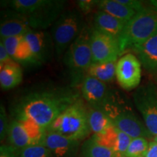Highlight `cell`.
I'll use <instances>...</instances> for the list:
<instances>
[{
    "label": "cell",
    "instance_id": "7",
    "mask_svg": "<svg viewBox=\"0 0 157 157\" xmlns=\"http://www.w3.org/2000/svg\"><path fill=\"white\" fill-rule=\"evenodd\" d=\"M103 111L110 117L116 128L131 138L143 137L147 139L152 137L145 124L138 119L132 110L119 105L115 95Z\"/></svg>",
    "mask_w": 157,
    "mask_h": 157
},
{
    "label": "cell",
    "instance_id": "4",
    "mask_svg": "<svg viewBox=\"0 0 157 157\" xmlns=\"http://www.w3.org/2000/svg\"><path fill=\"white\" fill-rule=\"evenodd\" d=\"M93 29V27L85 25L63 57V61L71 77V86L73 87L82 83L87 70L93 63L90 44Z\"/></svg>",
    "mask_w": 157,
    "mask_h": 157
},
{
    "label": "cell",
    "instance_id": "22",
    "mask_svg": "<svg viewBox=\"0 0 157 157\" xmlns=\"http://www.w3.org/2000/svg\"><path fill=\"white\" fill-rule=\"evenodd\" d=\"M117 63V61L92 63L87 70L86 76H92L105 83L111 82L116 76Z\"/></svg>",
    "mask_w": 157,
    "mask_h": 157
},
{
    "label": "cell",
    "instance_id": "14",
    "mask_svg": "<svg viewBox=\"0 0 157 157\" xmlns=\"http://www.w3.org/2000/svg\"><path fill=\"white\" fill-rule=\"evenodd\" d=\"M31 30V29L23 15L7 8L3 13L2 12L0 23L1 39L25 35Z\"/></svg>",
    "mask_w": 157,
    "mask_h": 157
},
{
    "label": "cell",
    "instance_id": "2",
    "mask_svg": "<svg viewBox=\"0 0 157 157\" xmlns=\"http://www.w3.org/2000/svg\"><path fill=\"white\" fill-rule=\"evenodd\" d=\"M66 2L65 0H10L2 5L23 15L33 30L46 31L66 10Z\"/></svg>",
    "mask_w": 157,
    "mask_h": 157
},
{
    "label": "cell",
    "instance_id": "10",
    "mask_svg": "<svg viewBox=\"0 0 157 157\" xmlns=\"http://www.w3.org/2000/svg\"><path fill=\"white\" fill-rule=\"evenodd\" d=\"M141 67L139 59L132 53L123 55L117 60L116 77L121 88L129 91L138 87L141 81Z\"/></svg>",
    "mask_w": 157,
    "mask_h": 157
},
{
    "label": "cell",
    "instance_id": "23",
    "mask_svg": "<svg viewBox=\"0 0 157 157\" xmlns=\"http://www.w3.org/2000/svg\"><path fill=\"white\" fill-rule=\"evenodd\" d=\"M12 58L17 63L26 65V66L27 65H31V66L40 65L36 58H35L34 55L33 54L32 50L24 36L17 45L14 53L12 56Z\"/></svg>",
    "mask_w": 157,
    "mask_h": 157
},
{
    "label": "cell",
    "instance_id": "12",
    "mask_svg": "<svg viewBox=\"0 0 157 157\" xmlns=\"http://www.w3.org/2000/svg\"><path fill=\"white\" fill-rule=\"evenodd\" d=\"M41 144L48 149L52 157H79L82 142L47 129Z\"/></svg>",
    "mask_w": 157,
    "mask_h": 157
},
{
    "label": "cell",
    "instance_id": "21",
    "mask_svg": "<svg viewBox=\"0 0 157 157\" xmlns=\"http://www.w3.org/2000/svg\"><path fill=\"white\" fill-rule=\"evenodd\" d=\"M89 124L93 134H102L113 127L112 121L105 111L89 107Z\"/></svg>",
    "mask_w": 157,
    "mask_h": 157
},
{
    "label": "cell",
    "instance_id": "25",
    "mask_svg": "<svg viewBox=\"0 0 157 157\" xmlns=\"http://www.w3.org/2000/svg\"><path fill=\"white\" fill-rule=\"evenodd\" d=\"M17 157H52V156L46 147L39 144L18 151Z\"/></svg>",
    "mask_w": 157,
    "mask_h": 157
},
{
    "label": "cell",
    "instance_id": "8",
    "mask_svg": "<svg viewBox=\"0 0 157 157\" xmlns=\"http://www.w3.org/2000/svg\"><path fill=\"white\" fill-rule=\"evenodd\" d=\"M133 101L149 132L155 137L157 135V86L149 82L137 87L133 93Z\"/></svg>",
    "mask_w": 157,
    "mask_h": 157
},
{
    "label": "cell",
    "instance_id": "3",
    "mask_svg": "<svg viewBox=\"0 0 157 157\" xmlns=\"http://www.w3.org/2000/svg\"><path fill=\"white\" fill-rule=\"evenodd\" d=\"M48 130L83 142L89 137L91 132L89 124V106H87L80 98L57 118Z\"/></svg>",
    "mask_w": 157,
    "mask_h": 157
},
{
    "label": "cell",
    "instance_id": "13",
    "mask_svg": "<svg viewBox=\"0 0 157 157\" xmlns=\"http://www.w3.org/2000/svg\"><path fill=\"white\" fill-rule=\"evenodd\" d=\"M24 37L39 64L50 61L55 52V48L49 31L31 29L24 35Z\"/></svg>",
    "mask_w": 157,
    "mask_h": 157
},
{
    "label": "cell",
    "instance_id": "18",
    "mask_svg": "<svg viewBox=\"0 0 157 157\" xmlns=\"http://www.w3.org/2000/svg\"><path fill=\"white\" fill-rule=\"evenodd\" d=\"M23 81V70L15 60L0 68V86L4 90L16 87Z\"/></svg>",
    "mask_w": 157,
    "mask_h": 157
},
{
    "label": "cell",
    "instance_id": "29",
    "mask_svg": "<svg viewBox=\"0 0 157 157\" xmlns=\"http://www.w3.org/2000/svg\"><path fill=\"white\" fill-rule=\"evenodd\" d=\"M121 4L138 13L145 8L142 2L137 0H118Z\"/></svg>",
    "mask_w": 157,
    "mask_h": 157
},
{
    "label": "cell",
    "instance_id": "17",
    "mask_svg": "<svg viewBox=\"0 0 157 157\" xmlns=\"http://www.w3.org/2000/svg\"><path fill=\"white\" fill-rule=\"evenodd\" d=\"M9 146L18 151L31 146H34L28 132L21 121L13 119L10 122L7 137Z\"/></svg>",
    "mask_w": 157,
    "mask_h": 157
},
{
    "label": "cell",
    "instance_id": "16",
    "mask_svg": "<svg viewBox=\"0 0 157 157\" xmlns=\"http://www.w3.org/2000/svg\"><path fill=\"white\" fill-rule=\"evenodd\" d=\"M126 23L98 10L93 17V28L96 30L115 37L119 40Z\"/></svg>",
    "mask_w": 157,
    "mask_h": 157
},
{
    "label": "cell",
    "instance_id": "28",
    "mask_svg": "<svg viewBox=\"0 0 157 157\" xmlns=\"http://www.w3.org/2000/svg\"><path fill=\"white\" fill-rule=\"evenodd\" d=\"M99 1L95 0H79L77 2L78 10L83 14H87L93 10V9L98 6Z\"/></svg>",
    "mask_w": 157,
    "mask_h": 157
},
{
    "label": "cell",
    "instance_id": "19",
    "mask_svg": "<svg viewBox=\"0 0 157 157\" xmlns=\"http://www.w3.org/2000/svg\"><path fill=\"white\" fill-rule=\"evenodd\" d=\"M98 8L126 23L129 22L137 13L133 10L121 4L118 0L99 1Z\"/></svg>",
    "mask_w": 157,
    "mask_h": 157
},
{
    "label": "cell",
    "instance_id": "1",
    "mask_svg": "<svg viewBox=\"0 0 157 157\" xmlns=\"http://www.w3.org/2000/svg\"><path fill=\"white\" fill-rule=\"evenodd\" d=\"M80 98L73 87L44 85L19 95L12 102L10 113L13 119L30 120L44 129L68 106Z\"/></svg>",
    "mask_w": 157,
    "mask_h": 157
},
{
    "label": "cell",
    "instance_id": "31",
    "mask_svg": "<svg viewBox=\"0 0 157 157\" xmlns=\"http://www.w3.org/2000/svg\"><path fill=\"white\" fill-rule=\"evenodd\" d=\"M13 58L10 56L8 52L6 50L2 42H0V68L3 67L7 63L12 61Z\"/></svg>",
    "mask_w": 157,
    "mask_h": 157
},
{
    "label": "cell",
    "instance_id": "20",
    "mask_svg": "<svg viewBox=\"0 0 157 157\" xmlns=\"http://www.w3.org/2000/svg\"><path fill=\"white\" fill-rule=\"evenodd\" d=\"M79 157H117L112 149L104 146L90 136L82 143Z\"/></svg>",
    "mask_w": 157,
    "mask_h": 157
},
{
    "label": "cell",
    "instance_id": "15",
    "mask_svg": "<svg viewBox=\"0 0 157 157\" xmlns=\"http://www.w3.org/2000/svg\"><path fill=\"white\" fill-rule=\"evenodd\" d=\"M132 50L137 56L141 65L147 71L157 72V32L141 44L136 45Z\"/></svg>",
    "mask_w": 157,
    "mask_h": 157
},
{
    "label": "cell",
    "instance_id": "6",
    "mask_svg": "<svg viewBox=\"0 0 157 157\" xmlns=\"http://www.w3.org/2000/svg\"><path fill=\"white\" fill-rule=\"evenodd\" d=\"M86 23L78 10H66L51 27L50 34L54 43L55 53L58 58L77 38Z\"/></svg>",
    "mask_w": 157,
    "mask_h": 157
},
{
    "label": "cell",
    "instance_id": "11",
    "mask_svg": "<svg viewBox=\"0 0 157 157\" xmlns=\"http://www.w3.org/2000/svg\"><path fill=\"white\" fill-rule=\"evenodd\" d=\"M81 94L88 106L101 110L104 109L114 95L106 83L89 76L82 80Z\"/></svg>",
    "mask_w": 157,
    "mask_h": 157
},
{
    "label": "cell",
    "instance_id": "33",
    "mask_svg": "<svg viewBox=\"0 0 157 157\" xmlns=\"http://www.w3.org/2000/svg\"><path fill=\"white\" fill-rule=\"evenodd\" d=\"M154 140H155V141H156V142L157 143V135H156V137H154Z\"/></svg>",
    "mask_w": 157,
    "mask_h": 157
},
{
    "label": "cell",
    "instance_id": "5",
    "mask_svg": "<svg viewBox=\"0 0 157 157\" xmlns=\"http://www.w3.org/2000/svg\"><path fill=\"white\" fill-rule=\"evenodd\" d=\"M157 32V9L145 7L125 25L119 39L121 55L144 42Z\"/></svg>",
    "mask_w": 157,
    "mask_h": 157
},
{
    "label": "cell",
    "instance_id": "9",
    "mask_svg": "<svg viewBox=\"0 0 157 157\" xmlns=\"http://www.w3.org/2000/svg\"><path fill=\"white\" fill-rule=\"evenodd\" d=\"M93 63L117 61L121 56L119 40L115 37L93 29L91 35Z\"/></svg>",
    "mask_w": 157,
    "mask_h": 157
},
{
    "label": "cell",
    "instance_id": "27",
    "mask_svg": "<svg viewBox=\"0 0 157 157\" xmlns=\"http://www.w3.org/2000/svg\"><path fill=\"white\" fill-rule=\"evenodd\" d=\"M10 122L7 117V111L3 103L0 105V140L2 143L5 139H7V133L10 126Z\"/></svg>",
    "mask_w": 157,
    "mask_h": 157
},
{
    "label": "cell",
    "instance_id": "24",
    "mask_svg": "<svg viewBox=\"0 0 157 157\" xmlns=\"http://www.w3.org/2000/svg\"><path fill=\"white\" fill-rule=\"evenodd\" d=\"M149 147L146 138H133L127 149L125 157H146Z\"/></svg>",
    "mask_w": 157,
    "mask_h": 157
},
{
    "label": "cell",
    "instance_id": "30",
    "mask_svg": "<svg viewBox=\"0 0 157 157\" xmlns=\"http://www.w3.org/2000/svg\"><path fill=\"white\" fill-rule=\"evenodd\" d=\"M0 157H17V151L8 144L0 146Z\"/></svg>",
    "mask_w": 157,
    "mask_h": 157
},
{
    "label": "cell",
    "instance_id": "32",
    "mask_svg": "<svg viewBox=\"0 0 157 157\" xmlns=\"http://www.w3.org/2000/svg\"><path fill=\"white\" fill-rule=\"evenodd\" d=\"M146 157H157V143L155 140L149 143V147Z\"/></svg>",
    "mask_w": 157,
    "mask_h": 157
},
{
    "label": "cell",
    "instance_id": "26",
    "mask_svg": "<svg viewBox=\"0 0 157 157\" xmlns=\"http://www.w3.org/2000/svg\"><path fill=\"white\" fill-rule=\"evenodd\" d=\"M132 138L127 134L117 129V139L116 142L114 152L117 157H125L127 151Z\"/></svg>",
    "mask_w": 157,
    "mask_h": 157
}]
</instances>
